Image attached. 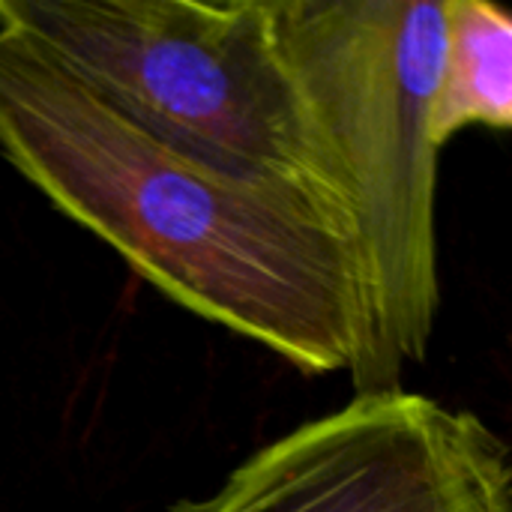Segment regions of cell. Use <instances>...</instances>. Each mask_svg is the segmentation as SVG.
I'll use <instances>...</instances> for the list:
<instances>
[{"instance_id": "277c9868", "label": "cell", "mask_w": 512, "mask_h": 512, "mask_svg": "<svg viewBox=\"0 0 512 512\" xmlns=\"http://www.w3.org/2000/svg\"><path fill=\"white\" fill-rule=\"evenodd\" d=\"M177 512H512V459L480 417L390 390L267 444Z\"/></svg>"}, {"instance_id": "5b68a950", "label": "cell", "mask_w": 512, "mask_h": 512, "mask_svg": "<svg viewBox=\"0 0 512 512\" xmlns=\"http://www.w3.org/2000/svg\"><path fill=\"white\" fill-rule=\"evenodd\" d=\"M512 129V12L486 0H447V45L432 105V138Z\"/></svg>"}, {"instance_id": "6da1fadb", "label": "cell", "mask_w": 512, "mask_h": 512, "mask_svg": "<svg viewBox=\"0 0 512 512\" xmlns=\"http://www.w3.org/2000/svg\"><path fill=\"white\" fill-rule=\"evenodd\" d=\"M0 153L195 315L303 372L357 366L360 255L321 192L153 132L9 30H0Z\"/></svg>"}, {"instance_id": "3957f363", "label": "cell", "mask_w": 512, "mask_h": 512, "mask_svg": "<svg viewBox=\"0 0 512 512\" xmlns=\"http://www.w3.org/2000/svg\"><path fill=\"white\" fill-rule=\"evenodd\" d=\"M0 30L48 51L153 132L309 186L342 210L273 0H0Z\"/></svg>"}, {"instance_id": "7a4b0ae2", "label": "cell", "mask_w": 512, "mask_h": 512, "mask_svg": "<svg viewBox=\"0 0 512 512\" xmlns=\"http://www.w3.org/2000/svg\"><path fill=\"white\" fill-rule=\"evenodd\" d=\"M276 36L348 219L366 303L357 396L399 390L441 303L438 93L447 0H273Z\"/></svg>"}]
</instances>
